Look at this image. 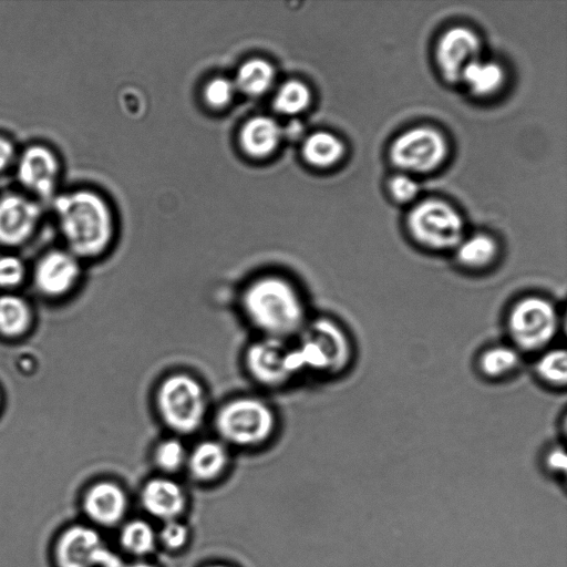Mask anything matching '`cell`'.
Masks as SVG:
<instances>
[{"instance_id": "6da1fadb", "label": "cell", "mask_w": 567, "mask_h": 567, "mask_svg": "<svg viewBox=\"0 0 567 567\" xmlns=\"http://www.w3.org/2000/svg\"><path fill=\"white\" fill-rule=\"evenodd\" d=\"M238 305L257 337L292 340L310 318L298 284L280 274L250 278L239 292Z\"/></svg>"}, {"instance_id": "7a4b0ae2", "label": "cell", "mask_w": 567, "mask_h": 567, "mask_svg": "<svg viewBox=\"0 0 567 567\" xmlns=\"http://www.w3.org/2000/svg\"><path fill=\"white\" fill-rule=\"evenodd\" d=\"M54 209L63 236L79 256L94 257L109 246L113 221L104 200L89 190L59 196Z\"/></svg>"}, {"instance_id": "3957f363", "label": "cell", "mask_w": 567, "mask_h": 567, "mask_svg": "<svg viewBox=\"0 0 567 567\" xmlns=\"http://www.w3.org/2000/svg\"><path fill=\"white\" fill-rule=\"evenodd\" d=\"M215 436L234 450L266 446L276 435L279 419L264 398L240 394L224 401L212 416Z\"/></svg>"}, {"instance_id": "277c9868", "label": "cell", "mask_w": 567, "mask_h": 567, "mask_svg": "<svg viewBox=\"0 0 567 567\" xmlns=\"http://www.w3.org/2000/svg\"><path fill=\"white\" fill-rule=\"evenodd\" d=\"M154 409L169 434L181 437L197 433L209 416V396L204 383L186 371L163 377L153 398Z\"/></svg>"}, {"instance_id": "5b68a950", "label": "cell", "mask_w": 567, "mask_h": 567, "mask_svg": "<svg viewBox=\"0 0 567 567\" xmlns=\"http://www.w3.org/2000/svg\"><path fill=\"white\" fill-rule=\"evenodd\" d=\"M301 374L338 375L353 358V347L347 330L329 317L309 318L291 340Z\"/></svg>"}, {"instance_id": "8992f818", "label": "cell", "mask_w": 567, "mask_h": 567, "mask_svg": "<svg viewBox=\"0 0 567 567\" xmlns=\"http://www.w3.org/2000/svg\"><path fill=\"white\" fill-rule=\"evenodd\" d=\"M505 329L509 343L522 354H538L551 347L559 332L558 307L546 296H522L509 307Z\"/></svg>"}, {"instance_id": "52a82bcc", "label": "cell", "mask_w": 567, "mask_h": 567, "mask_svg": "<svg viewBox=\"0 0 567 567\" xmlns=\"http://www.w3.org/2000/svg\"><path fill=\"white\" fill-rule=\"evenodd\" d=\"M247 375L265 389H280L301 375L291 340L256 337L245 349Z\"/></svg>"}, {"instance_id": "ba28073f", "label": "cell", "mask_w": 567, "mask_h": 567, "mask_svg": "<svg viewBox=\"0 0 567 567\" xmlns=\"http://www.w3.org/2000/svg\"><path fill=\"white\" fill-rule=\"evenodd\" d=\"M413 239L432 250L455 249L464 238V225L458 213L441 200H425L415 206L408 217Z\"/></svg>"}, {"instance_id": "9c48e42d", "label": "cell", "mask_w": 567, "mask_h": 567, "mask_svg": "<svg viewBox=\"0 0 567 567\" xmlns=\"http://www.w3.org/2000/svg\"><path fill=\"white\" fill-rule=\"evenodd\" d=\"M54 560L58 567H122L124 564L90 524L72 525L61 533L54 545Z\"/></svg>"}, {"instance_id": "30bf717a", "label": "cell", "mask_w": 567, "mask_h": 567, "mask_svg": "<svg viewBox=\"0 0 567 567\" xmlns=\"http://www.w3.org/2000/svg\"><path fill=\"white\" fill-rule=\"evenodd\" d=\"M447 145L442 134L430 127H415L400 135L391 146L392 162L400 168L425 173L444 161Z\"/></svg>"}, {"instance_id": "8fae6325", "label": "cell", "mask_w": 567, "mask_h": 567, "mask_svg": "<svg viewBox=\"0 0 567 567\" xmlns=\"http://www.w3.org/2000/svg\"><path fill=\"white\" fill-rule=\"evenodd\" d=\"M137 502L144 516L156 524L185 518L190 503L178 478L156 473L141 484Z\"/></svg>"}, {"instance_id": "7c38bea8", "label": "cell", "mask_w": 567, "mask_h": 567, "mask_svg": "<svg viewBox=\"0 0 567 567\" xmlns=\"http://www.w3.org/2000/svg\"><path fill=\"white\" fill-rule=\"evenodd\" d=\"M131 497L114 480H101L89 486L82 497V509L95 528H117L128 518Z\"/></svg>"}, {"instance_id": "4fadbf2b", "label": "cell", "mask_w": 567, "mask_h": 567, "mask_svg": "<svg viewBox=\"0 0 567 567\" xmlns=\"http://www.w3.org/2000/svg\"><path fill=\"white\" fill-rule=\"evenodd\" d=\"M233 450L218 437H205L188 447L184 473L198 486L221 482L230 471Z\"/></svg>"}, {"instance_id": "5bb4252c", "label": "cell", "mask_w": 567, "mask_h": 567, "mask_svg": "<svg viewBox=\"0 0 567 567\" xmlns=\"http://www.w3.org/2000/svg\"><path fill=\"white\" fill-rule=\"evenodd\" d=\"M480 48L478 38L467 28L447 30L436 47V60L444 78L450 82L461 80L464 70L477 60Z\"/></svg>"}, {"instance_id": "9a60e30c", "label": "cell", "mask_w": 567, "mask_h": 567, "mask_svg": "<svg viewBox=\"0 0 567 567\" xmlns=\"http://www.w3.org/2000/svg\"><path fill=\"white\" fill-rule=\"evenodd\" d=\"M17 171L22 185L48 197L53 193L60 168L58 158L49 148L33 145L22 153Z\"/></svg>"}, {"instance_id": "2e32d148", "label": "cell", "mask_w": 567, "mask_h": 567, "mask_svg": "<svg viewBox=\"0 0 567 567\" xmlns=\"http://www.w3.org/2000/svg\"><path fill=\"white\" fill-rule=\"evenodd\" d=\"M41 210L37 203L20 196L7 195L0 199V241L20 244L33 231Z\"/></svg>"}, {"instance_id": "e0dca14e", "label": "cell", "mask_w": 567, "mask_h": 567, "mask_svg": "<svg viewBox=\"0 0 567 567\" xmlns=\"http://www.w3.org/2000/svg\"><path fill=\"white\" fill-rule=\"evenodd\" d=\"M79 277V264L65 251H52L38 264L35 281L49 295H61L69 290Z\"/></svg>"}, {"instance_id": "ac0fdd59", "label": "cell", "mask_w": 567, "mask_h": 567, "mask_svg": "<svg viewBox=\"0 0 567 567\" xmlns=\"http://www.w3.org/2000/svg\"><path fill=\"white\" fill-rule=\"evenodd\" d=\"M117 545L130 559H151L158 550L156 524L145 516L128 517L117 527Z\"/></svg>"}, {"instance_id": "d6986e66", "label": "cell", "mask_w": 567, "mask_h": 567, "mask_svg": "<svg viewBox=\"0 0 567 567\" xmlns=\"http://www.w3.org/2000/svg\"><path fill=\"white\" fill-rule=\"evenodd\" d=\"M523 354L508 343L486 347L477 357L481 375L489 381H501L514 375L522 364Z\"/></svg>"}, {"instance_id": "ffe728a7", "label": "cell", "mask_w": 567, "mask_h": 567, "mask_svg": "<svg viewBox=\"0 0 567 567\" xmlns=\"http://www.w3.org/2000/svg\"><path fill=\"white\" fill-rule=\"evenodd\" d=\"M457 264L470 271H483L497 260L499 247L496 240L486 234H475L463 238L454 249Z\"/></svg>"}, {"instance_id": "44dd1931", "label": "cell", "mask_w": 567, "mask_h": 567, "mask_svg": "<svg viewBox=\"0 0 567 567\" xmlns=\"http://www.w3.org/2000/svg\"><path fill=\"white\" fill-rule=\"evenodd\" d=\"M183 439L168 434L154 444L151 462L156 474L176 477L179 473H184L189 445Z\"/></svg>"}, {"instance_id": "7402d4cb", "label": "cell", "mask_w": 567, "mask_h": 567, "mask_svg": "<svg viewBox=\"0 0 567 567\" xmlns=\"http://www.w3.org/2000/svg\"><path fill=\"white\" fill-rule=\"evenodd\" d=\"M280 128L270 117L258 116L245 124L241 131V144L254 156L269 154L278 144Z\"/></svg>"}, {"instance_id": "603a6c76", "label": "cell", "mask_w": 567, "mask_h": 567, "mask_svg": "<svg viewBox=\"0 0 567 567\" xmlns=\"http://www.w3.org/2000/svg\"><path fill=\"white\" fill-rule=\"evenodd\" d=\"M537 379L553 389L567 384V353L563 348L550 347L537 354L534 363Z\"/></svg>"}, {"instance_id": "cb8c5ba5", "label": "cell", "mask_w": 567, "mask_h": 567, "mask_svg": "<svg viewBox=\"0 0 567 567\" xmlns=\"http://www.w3.org/2000/svg\"><path fill=\"white\" fill-rule=\"evenodd\" d=\"M342 142L331 133L317 132L303 144V155L312 165L327 167L336 164L343 155Z\"/></svg>"}, {"instance_id": "d4e9b609", "label": "cell", "mask_w": 567, "mask_h": 567, "mask_svg": "<svg viewBox=\"0 0 567 567\" xmlns=\"http://www.w3.org/2000/svg\"><path fill=\"white\" fill-rule=\"evenodd\" d=\"M461 80L475 94L487 95L501 86L503 70L497 63L476 60L464 70Z\"/></svg>"}, {"instance_id": "484cf974", "label": "cell", "mask_w": 567, "mask_h": 567, "mask_svg": "<svg viewBox=\"0 0 567 567\" xmlns=\"http://www.w3.org/2000/svg\"><path fill=\"white\" fill-rule=\"evenodd\" d=\"M158 549L171 555L185 551L192 543L193 532L185 518L156 524Z\"/></svg>"}, {"instance_id": "4316f807", "label": "cell", "mask_w": 567, "mask_h": 567, "mask_svg": "<svg viewBox=\"0 0 567 567\" xmlns=\"http://www.w3.org/2000/svg\"><path fill=\"white\" fill-rule=\"evenodd\" d=\"M274 79V70L264 60H250L238 71L237 85L245 93L257 95L268 90Z\"/></svg>"}, {"instance_id": "83f0119b", "label": "cell", "mask_w": 567, "mask_h": 567, "mask_svg": "<svg viewBox=\"0 0 567 567\" xmlns=\"http://www.w3.org/2000/svg\"><path fill=\"white\" fill-rule=\"evenodd\" d=\"M30 321L27 305L18 297H0V332L6 336L22 333Z\"/></svg>"}, {"instance_id": "f1b7e54d", "label": "cell", "mask_w": 567, "mask_h": 567, "mask_svg": "<svg viewBox=\"0 0 567 567\" xmlns=\"http://www.w3.org/2000/svg\"><path fill=\"white\" fill-rule=\"evenodd\" d=\"M308 87L298 81L285 83L275 99V107L285 114H295L302 111L309 103Z\"/></svg>"}, {"instance_id": "f546056e", "label": "cell", "mask_w": 567, "mask_h": 567, "mask_svg": "<svg viewBox=\"0 0 567 567\" xmlns=\"http://www.w3.org/2000/svg\"><path fill=\"white\" fill-rule=\"evenodd\" d=\"M542 468L555 485L564 489L566 453L563 445L554 444L548 447L542 457Z\"/></svg>"}, {"instance_id": "4dcf8cb0", "label": "cell", "mask_w": 567, "mask_h": 567, "mask_svg": "<svg viewBox=\"0 0 567 567\" xmlns=\"http://www.w3.org/2000/svg\"><path fill=\"white\" fill-rule=\"evenodd\" d=\"M234 92L235 85L233 82L224 78H218L208 83L205 95L209 104L223 106L231 100Z\"/></svg>"}, {"instance_id": "1f68e13d", "label": "cell", "mask_w": 567, "mask_h": 567, "mask_svg": "<svg viewBox=\"0 0 567 567\" xmlns=\"http://www.w3.org/2000/svg\"><path fill=\"white\" fill-rule=\"evenodd\" d=\"M389 189L394 199L406 203L417 195L420 186L408 175H395L390 179Z\"/></svg>"}, {"instance_id": "d6a6232c", "label": "cell", "mask_w": 567, "mask_h": 567, "mask_svg": "<svg viewBox=\"0 0 567 567\" xmlns=\"http://www.w3.org/2000/svg\"><path fill=\"white\" fill-rule=\"evenodd\" d=\"M24 274L22 262L12 256L0 258V286L11 287L18 285Z\"/></svg>"}, {"instance_id": "836d02e7", "label": "cell", "mask_w": 567, "mask_h": 567, "mask_svg": "<svg viewBox=\"0 0 567 567\" xmlns=\"http://www.w3.org/2000/svg\"><path fill=\"white\" fill-rule=\"evenodd\" d=\"M14 157V147L10 141L0 137V171L7 168Z\"/></svg>"}, {"instance_id": "e575fe53", "label": "cell", "mask_w": 567, "mask_h": 567, "mask_svg": "<svg viewBox=\"0 0 567 567\" xmlns=\"http://www.w3.org/2000/svg\"><path fill=\"white\" fill-rule=\"evenodd\" d=\"M122 567H159L157 564L152 561L151 559H130L128 561H124Z\"/></svg>"}, {"instance_id": "d590c367", "label": "cell", "mask_w": 567, "mask_h": 567, "mask_svg": "<svg viewBox=\"0 0 567 567\" xmlns=\"http://www.w3.org/2000/svg\"><path fill=\"white\" fill-rule=\"evenodd\" d=\"M198 567H236L229 563H226V561H221V560H210V561H206L202 565H199Z\"/></svg>"}]
</instances>
